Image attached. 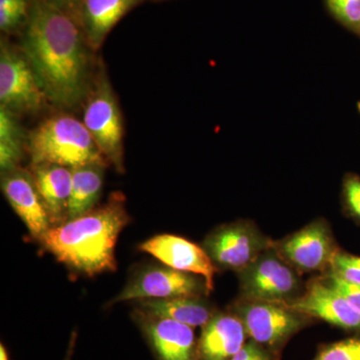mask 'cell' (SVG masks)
Returning a JSON list of instances; mask_svg holds the SVG:
<instances>
[{"label": "cell", "mask_w": 360, "mask_h": 360, "mask_svg": "<svg viewBox=\"0 0 360 360\" xmlns=\"http://www.w3.org/2000/svg\"><path fill=\"white\" fill-rule=\"evenodd\" d=\"M21 51L51 103L65 108L84 103L92 82L91 49L70 14L32 0Z\"/></svg>", "instance_id": "obj_1"}, {"label": "cell", "mask_w": 360, "mask_h": 360, "mask_svg": "<svg viewBox=\"0 0 360 360\" xmlns=\"http://www.w3.org/2000/svg\"><path fill=\"white\" fill-rule=\"evenodd\" d=\"M129 221L124 195L115 193L104 205L51 227L40 243L59 262L85 276L115 271L116 243Z\"/></svg>", "instance_id": "obj_2"}, {"label": "cell", "mask_w": 360, "mask_h": 360, "mask_svg": "<svg viewBox=\"0 0 360 360\" xmlns=\"http://www.w3.org/2000/svg\"><path fill=\"white\" fill-rule=\"evenodd\" d=\"M32 165H58L70 168L108 162L84 122L68 113L46 118L27 139Z\"/></svg>", "instance_id": "obj_3"}, {"label": "cell", "mask_w": 360, "mask_h": 360, "mask_svg": "<svg viewBox=\"0 0 360 360\" xmlns=\"http://www.w3.org/2000/svg\"><path fill=\"white\" fill-rule=\"evenodd\" d=\"M84 103L82 122L104 158L123 174L124 129L122 110L103 66H98Z\"/></svg>", "instance_id": "obj_4"}, {"label": "cell", "mask_w": 360, "mask_h": 360, "mask_svg": "<svg viewBox=\"0 0 360 360\" xmlns=\"http://www.w3.org/2000/svg\"><path fill=\"white\" fill-rule=\"evenodd\" d=\"M229 309L243 322L248 338L269 350L276 360L288 340L314 321L283 303L238 297Z\"/></svg>", "instance_id": "obj_5"}, {"label": "cell", "mask_w": 360, "mask_h": 360, "mask_svg": "<svg viewBox=\"0 0 360 360\" xmlns=\"http://www.w3.org/2000/svg\"><path fill=\"white\" fill-rule=\"evenodd\" d=\"M239 297L288 304L304 290L300 272L279 255L272 245L246 269L238 272Z\"/></svg>", "instance_id": "obj_6"}, {"label": "cell", "mask_w": 360, "mask_h": 360, "mask_svg": "<svg viewBox=\"0 0 360 360\" xmlns=\"http://www.w3.org/2000/svg\"><path fill=\"white\" fill-rule=\"evenodd\" d=\"M49 101L39 78L22 51L1 40L0 106L14 115H35Z\"/></svg>", "instance_id": "obj_7"}, {"label": "cell", "mask_w": 360, "mask_h": 360, "mask_svg": "<svg viewBox=\"0 0 360 360\" xmlns=\"http://www.w3.org/2000/svg\"><path fill=\"white\" fill-rule=\"evenodd\" d=\"M274 241L252 221L238 220L220 225L206 236L201 246L219 269L238 274L271 248Z\"/></svg>", "instance_id": "obj_8"}, {"label": "cell", "mask_w": 360, "mask_h": 360, "mask_svg": "<svg viewBox=\"0 0 360 360\" xmlns=\"http://www.w3.org/2000/svg\"><path fill=\"white\" fill-rule=\"evenodd\" d=\"M210 293L203 277L172 269L167 265H150L135 272L110 305L129 300L205 296Z\"/></svg>", "instance_id": "obj_9"}, {"label": "cell", "mask_w": 360, "mask_h": 360, "mask_svg": "<svg viewBox=\"0 0 360 360\" xmlns=\"http://www.w3.org/2000/svg\"><path fill=\"white\" fill-rule=\"evenodd\" d=\"M274 248L281 257L302 274L328 271L340 250L326 220L315 219L281 240Z\"/></svg>", "instance_id": "obj_10"}, {"label": "cell", "mask_w": 360, "mask_h": 360, "mask_svg": "<svg viewBox=\"0 0 360 360\" xmlns=\"http://www.w3.org/2000/svg\"><path fill=\"white\" fill-rule=\"evenodd\" d=\"M286 305L312 319L360 335V312L322 276L310 279L302 295Z\"/></svg>", "instance_id": "obj_11"}, {"label": "cell", "mask_w": 360, "mask_h": 360, "mask_svg": "<svg viewBox=\"0 0 360 360\" xmlns=\"http://www.w3.org/2000/svg\"><path fill=\"white\" fill-rule=\"evenodd\" d=\"M139 250L172 269L203 277L210 292L213 291L214 276L219 269L202 246L180 236L160 234L142 243Z\"/></svg>", "instance_id": "obj_12"}, {"label": "cell", "mask_w": 360, "mask_h": 360, "mask_svg": "<svg viewBox=\"0 0 360 360\" xmlns=\"http://www.w3.org/2000/svg\"><path fill=\"white\" fill-rule=\"evenodd\" d=\"M1 188L32 238L41 240L52 225L32 172L20 167L2 172Z\"/></svg>", "instance_id": "obj_13"}, {"label": "cell", "mask_w": 360, "mask_h": 360, "mask_svg": "<svg viewBox=\"0 0 360 360\" xmlns=\"http://www.w3.org/2000/svg\"><path fill=\"white\" fill-rule=\"evenodd\" d=\"M135 321L158 360H198V341L191 326L141 309L135 312Z\"/></svg>", "instance_id": "obj_14"}, {"label": "cell", "mask_w": 360, "mask_h": 360, "mask_svg": "<svg viewBox=\"0 0 360 360\" xmlns=\"http://www.w3.org/2000/svg\"><path fill=\"white\" fill-rule=\"evenodd\" d=\"M240 319L231 310L217 311L205 324L198 341V360H231L246 343Z\"/></svg>", "instance_id": "obj_15"}, {"label": "cell", "mask_w": 360, "mask_h": 360, "mask_svg": "<svg viewBox=\"0 0 360 360\" xmlns=\"http://www.w3.org/2000/svg\"><path fill=\"white\" fill-rule=\"evenodd\" d=\"M141 1L84 0L78 14L77 22L91 51H98L118 21Z\"/></svg>", "instance_id": "obj_16"}, {"label": "cell", "mask_w": 360, "mask_h": 360, "mask_svg": "<svg viewBox=\"0 0 360 360\" xmlns=\"http://www.w3.org/2000/svg\"><path fill=\"white\" fill-rule=\"evenodd\" d=\"M30 172L44 200L52 227L68 221L72 168L58 165H32Z\"/></svg>", "instance_id": "obj_17"}, {"label": "cell", "mask_w": 360, "mask_h": 360, "mask_svg": "<svg viewBox=\"0 0 360 360\" xmlns=\"http://www.w3.org/2000/svg\"><path fill=\"white\" fill-rule=\"evenodd\" d=\"M139 304V309L163 319H172L193 328H203L217 312L203 296L141 300Z\"/></svg>", "instance_id": "obj_18"}, {"label": "cell", "mask_w": 360, "mask_h": 360, "mask_svg": "<svg viewBox=\"0 0 360 360\" xmlns=\"http://www.w3.org/2000/svg\"><path fill=\"white\" fill-rule=\"evenodd\" d=\"M108 165V163L91 162L72 168L68 221L96 207L103 191L104 170Z\"/></svg>", "instance_id": "obj_19"}, {"label": "cell", "mask_w": 360, "mask_h": 360, "mask_svg": "<svg viewBox=\"0 0 360 360\" xmlns=\"http://www.w3.org/2000/svg\"><path fill=\"white\" fill-rule=\"evenodd\" d=\"M16 116L0 106V167L2 172L18 167L25 153V137Z\"/></svg>", "instance_id": "obj_20"}, {"label": "cell", "mask_w": 360, "mask_h": 360, "mask_svg": "<svg viewBox=\"0 0 360 360\" xmlns=\"http://www.w3.org/2000/svg\"><path fill=\"white\" fill-rule=\"evenodd\" d=\"M32 0H0V28L9 32L25 27L30 16Z\"/></svg>", "instance_id": "obj_21"}, {"label": "cell", "mask_w": 360, "mask_h": 360, "mask_svg": "<svg viewBox=\"0 0 360 360\" xmlns=\"http://www.w3.org/2000/svg\"><path fill=\"white\" fill-rule=\"evenodd\" d=\"M312 360H360V336L323 345Z\"/></svg>", "instance_id": "obj_22"}, {"label": "cell", "mask_w": 360, "mask_h": 360, "mask_svg": "<svg viewBox=\"0 0 360 360\" xmlns=\"http://www.w3.org/2000/svg\"><path fill=\"white\" fill-rule=\"evenodd\" d=\"M324 274H333L345 283L360 285V257L340 250Z\"/></svg>", "instance_id": "obj_23"}, {"label": "cell", "mask_w": 360, "mask_h": 360, "mask_svg": "<svg viewBox=\"0 0 360 360\" xmlns=\"http://www.w3.org/2000/svg\"><path fill=\"white\" fill-rule=\"evenodd\" d=\"M326 4L336 20L360 32V0H326Z\"/></svg>", "instance_id": "obj_24"}, {"label": "cell", "mask_w": 360, "mask_h": 360, "mask_svg": "<svg viewBox=\"0 0 360 360\" xmlns=\"http://www.w3.org/2000/svg\"><path fill=\"white\" fill-rule=\"evenodd\" d=\"M343 201L350 217L360 224V177L347 175L343 182Z\"/></svg>", "instance_id": "obj_25"}, {"label": "cell", "mask_w": 360, "mask_h": 360, "mask_svg": "<svg viewBox=\"0 0 360 360\" xmlns=\"http://www.w3.org/2000/svg\"><path fill=\"white\" fill-rule=\"evenodd\" d=\"M321 276L331 286L340 291L341 295L345 296L348 302L352 303L355 309L360 312V285L345 283L342 279L338 278L333 274H323Z\"/></svg>", "instance_id": "obj_26"}, {"label": "cell", "mask_w": 360, "mask_h": 360, "mask_svg": "<svg viewBox=\"0 0 360 360\" xmlns=\"http://www.w3.org/2000/svg\"><path fill=\"white\" fill-rule=\"evenodd\" d=\"M231 360H276L274 355L253 340L246 341L243 347Z\"/></svg>", "instance_id": "obj_27"}, {"label": "cell", "mask_w": 360, "mask_h": 360, "mask_svg": "<svg viewBox=\"0 0 360 360\" xmlns=\"http://www.w3.org/2000/svg\"><path fill=\"white\" fill-rule=\"evenodd\" d=\"M44 1L60 9L63 13L70 14L71 18L77 21L78 14L84 0H44Z\"/></svg>", "instance_id": "obj_28"}, {"label": "cell", "mask_w": 360, "mask_h": 360, "mask_svg": "<svg viewBox=\"0 0 360 360\" xmlns=\"http://www.w3.org/2000/svg\"><path fill=\"white\" fill-rule=\"evenodd\" d=\"M77 331L71 335L70 345H68V354H66L65 360H71L72 357L73 350H75V343H77Z\"/></svg>", "instance_id": "obj_29"}, {"label": "cell", "mask_w": 360, "mask_h": 360, "mask_svg": "<svg viewBox=\"0 0 360 360\" xmlns=\"http://www.w3.org/2000/svg\"><path fill=\"white\" fill-rule=\"evenodd\" d=\"M0 360H9L6 347L4 345H0Z\"/></svg>", "instance_id": "obj_30"}, {"label": "cell", "mask_w": 360, "mask_h": 360, "mask_svg": "<svg viewBox=\"0 0 360 360\" xmlns=\"http://www.w3.org/2000/svg\"><path fill=\"white\" fill-rule=\"evenodd\" d=\"M359 111H360V103L359 104Z\"/></svg>", "instance_id": "obj_31"}]
</instances>
